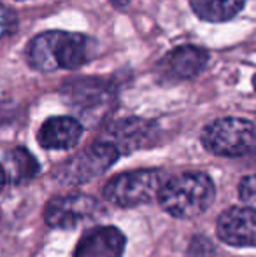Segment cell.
<instances>
[{
	"mask_svg": "<svg viewBox=\"0 0 256 257\" xmlns=\"http://www.w3.org/2000/svg\"><path fill=\"white\" fill-rule=\"evenodd\" d=\"M97 42L82 34L49 30L39 34L28 44V63L41 72L74 70L93 60Z\"/></svg>",
	"mask_w": 256,
	"mask_h": 257,
	"instance_id": "obj_1",
	"label": "cell"
},
{
	"mask_svg": "<svg viewBox=\"0 0 256 257\" xmlns=\"http://www.w3.org/2000/svg\"><path fill=\"white\" fill-rule=\"evenodd\" d=\"M214 196V184L205 173H181L161 184L158 191L161 208L178 219H193L204 213Z\"/></svg>",
	"mask_w": 256,
	"mask_h": 257,
	"instance_id": "obj_2",
	"label": "cell"
},
{
	"mask_svg": "<svg viewBox=\"0 0 256 257\" xmlns=\"http://www.w3.org/2000/svg\"><path fill=\"white\" fill-rule=\"evenodd\" d=\"M202 144L209 153L237 158L254 147V124L242 117H221L205 126Z\"/></svg>",
	"mask_w": 256,
	"mask_h": 257,
	"instance_id": "obj_3",
	"label": "cell"
},
{
	"mask_svg": "<svg viewBox=\"0 0 256 257\" xmlns=\"http://www.w3.org/2000/svg\"><path fill=\"white\" fill-rule=\"evenodd\" d=\"M163 177L158 170H133L113 177L104 186V198L118 206H137L158 196Z\"/></svg>",
	"mask_w": 256,
	"mask_h": 257,
	"instance_id": "obj_4",
	"label": "cell"
},
{
	"mask_svg": "<svg viewBox=\"0 0 256 257\" xmlns=\"http://www.w3.org/2000/svg\"><path fill=\"white\" fill-rule=\"evenodd\" d=\"M118 158H120V153L111 144L97 140L75 154L74 158L67 159L56 172V180L65 186L84 184L107 172Z\"/></svg>",
	"mask_w": 256,
	"mask_h": 257,
	"instance_id": "obj_5",
	"label": "cell"
},
{
	"mask_svg": "<svg viewBox=\"0 0 256 257\" xmlns=\"http://www.w3.org/2000/svg\"><path fill=\"white\" fill-rule=\"evenodd\" d=\"M100 213V203L93 196L82 193L56 196L46 205L44 220L58 229H72L79 224L93 220Z\"/></svg>",
	"mask_w": 256,
	"mask_h": 257,
	"instance_id": "obj_6",
	"label": "cell"
},
{
	"mask_svg": "<svg viewBox=\"0 0 256 257\" xmlns=\"http://www.w3.org/2000/svg\"><path fill=\"white\" fill-rule=\"evenodd\" d=\"M154 139H156L154 122L139 117H130L113 122L100 140L111 144L120 154H128L151 146Z\"/></svg>",
	"mask_w": 256,
	"mask_h": 257,
	"instance_id": "obj_7",
	"label": "cell"
},
{
	"mask_svg": "<svg viewBox=\"0 0 256 257\" xmlns=\"http://www.w3.org/2000/svg\"><path fill=\"white\" fill-rule=\"evenodd\" d=\"M218 236L233 247H254L256 215L253 206H232L218 219Z\"/></svg>",
	"mask_w": 256,
	"mask_h": 257,
	"instance_id": "obj_8",
	"label": "cell"
},
{
	"mask_svg": "<svg viewBox=\"0 0 256 257\" xmlns=\"http://www.w3.org/2000/svg\"><path fill=\"white\" fill-rule=\"evenodd\" d=\"M125 245L127 238L118 227H95L79 240L74 257H121Z\"/></svg>",
	"mask_w": 256,
	"mask_h": 257,
	"instance_id": "obj_9",
	"label": "cell"
},
{
	"mask_svg": "<svg viewBox=\"0 0 256 257\" xmlns=\"http://www.w3.org/2000/svg\"><path fill=\"white\" fill-rule=\"evenodd\" d=\"M82 137V126L77 119L62 115V117H51L39 130V144L44 149L65 151L72 149Z\"/></svg>",
	"mask_w": 256,
	"mask_h": 257,
	"instance_id": "obj_10",
	"label": "cell"
},
{
	"mask_svg": "<svg viewBox=\"0 0 256 257\" xmlns=\"http://www.w3.org/2000/svg\"><path fill=\"white\" fill-rule=\"evenodd\" d=\"M209 54L197 46H179L172 49L163 60V70L174 81L193 79L205 68Z\"/></svg>",
	"mask_w": 256,
	"mask_h": 257,
	"instance_id": "obj_11",
	"label": "cell"
},
{
	"mask_svg": "<svg viewBox=\"0 0 256 257\" xmlns=\"http://www.w3.org/2000/svg\"><path fill=\"white\" fill-rule=\"evenodd\" d=\"M68 100L75 108L82 112L84 117H88L92 115V112L106 107L113 100V93L102 81L82 79L68 86Z\"/></svg>",
	"mask_w": 256,
	"mask_h": 257,
	"instance_id": "obj_12",
	"label": "cell"
},
{
	"mask_svg": "<svg viewBox=\"0 0 256 257\" xmlns=\"http://www.w3.org/2000/svg\"><path fill=\"white\" fill-rule=\"evenodd\" d=\"M2 168L6 172V179H9L13 184H23L34 179L41 170V166H39L37 159L27 149L16 147L6 154V165Z\"/></svg>",
	"mask_w": 256,
	"mask_h": 257,
	"instance_id": "obj_13",
	"label": "cell"
},
{
	"mask_svg": "<svg viewBox=\"0 0 256 257\" xmlns=\"http://www.w3.org/2000/svg\"><path fill=\"white\" fill-rule=\"evenodd\" d=\"M192 9L200 20L211 23L228 21L242 11L246 0H190Z\"/></svg>",
	"mask_w": 256,
	"mask_h": 257,
	"instance_id": "obj_14",
	"label": "cell"
},
{
	"mask_svg": "<svg viewBox=\"0 0 256 257\" xmlns=\"http://www.w3.org/2000/svg\"><path fill=\"white\" fill-rule=\"evenodd\" d=\"M18 27V18L14 14V11H11L9 7L0 4V39L11 35Z\"/></svg>",
	"mask_w": 256,
	"mask_h": 257,
	"instance_id": "obj_15",
	"label": "cell"
},
{
	"mask_svg": "<svg viewBox=\"0 0 256 257\" xmlns=\"http://www.w3.org/2000/svg\"><path fill=\"white\" fill-rule=\"evenodd\" d=\"M239 198L242 200V203H247L253 206L254 203V179L253 175H246L239 184Z\"/></svg>",
	"mask_w": 256,
	"mask_h": 257,
	"instance_id": "obj_16",
	"label": "cell"
},
{
	"mask_svg": "<svg viewBox=\"0 0 256 257\" xmlns=\"http://www.w3.org/2000/svg\"><path fill=\"white\" fill-rule=\"evenodd\" d=\"M6 172H4V168H2V165H0V191L4 189V186H6Z\"/></svg>",
	"mask_w": 256,
	"mask_h": 257,
	"instance_id": "obj_17",
	"label": "cell"
},
{
	"mask_svg": "<svg viewBox=\"0 0 256 257\" xmlns=\"http://www.w3.org/2000/svg\"><path fill=\"white\" fill-rule=\"evenodd\" d=\"M127 2H128V0H113L114 6H125Z\"/></svg>",
	"mask_w": 256,
	"mask_h": 257,
	"instance_id": "obj_18",
	"label": "cell"
}]
</instances>
